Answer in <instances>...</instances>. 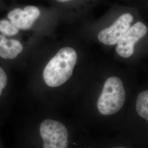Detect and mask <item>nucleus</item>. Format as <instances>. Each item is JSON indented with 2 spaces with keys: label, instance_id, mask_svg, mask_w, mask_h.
I'll return each mask as SVG.
<instances>
[{
  "label": "nucleus",
  "instance_id": "obj_10",
  "mask_svg": "<svg viewBox=\"0 0 148 148\" xmlns=\"http://www.w3.org/2000/svg\"><path fill=\"white\" fill-rule=\"evenodd\" d=\"M19 29L16 27L11 21L6 19L0 20V33L5 37H10L16 35Z\"/></svg>",
  "mask_w": 148,
  "mask_h": 148
},
{
  "label": "nucleus",
  "instance_id": "obj_4",
  "mask_svg": "<svg viewBox=\"0 0 148 148\" xmlns=\"http://www.w3.org/2000/svg\"><path fill=\"white\" fill-rule=\"evenodd\" d=\"M148 32V27L141 21L134 24L123 35L117 43L116 52L123 58H128L134 53L137 43Z\"/></svg>",
  "mask_w": 148,
  "mask_h": 148
},
{
  "label": "nucleus",
  "instance_id": "obj_5",
  "mask_svg": "<svg viewBox=\"0 0 148 148\" xmlns=\"http://www.w3.org/2000/svg\"><path fill=\"white\" fill-rule=\"evenodd\" d=\"M133 16L130 13H125L120 16L111 26L103 29L99 32V42L108 45H116L123 35L131 27Z\"/></svg>",
  "mask_w": 148,
  "mask_h": 148
},
{
  "label": "nucleus",
  "instance_id": "obj_11",
  "mask_svg": "<svg viewBox=\"0 0 148 148\" xmlns=\"http://www.w3.org/2000/svg\"><path fill=\"white\" fill-rule=\"evenodd\" d=\"M1 126L0 125V128H1ZM0 148H5V146H4V144L3 143V142H2V138H1V134H0Z\"/></svg>",
  "mask_w": 148,
  "mask_h": 148
},
{
  "label": "nucleus",
  "instance_id": "obj_8",
  "mask_svg": "<svg viewBox=\"0 0 148 148\" xmlns=\"http://www.w3.org/2000/svg\"><path fill=\"white\" fill-rule=\"evenodd\" d=\"M8 82L7 74L4 69L0 66V125L1 126L11 117V108L5 98Z\"/></svg>",
  "mask_w": 148,
  "mask_h": 148
},
{
  "label": "nucleus",
  "instance_id": "obj_9",
  "mask_svg": "<svg viewBox=\"0 0 148 148\" xmlns=\"http://www.w3.org/2000/svg\"><path fill=\"white\" fill-rule=\"evenodd\" d=\"M23 47L19 41L8 38L0 34V57L4 59H14L21 53Z\"/></svg>",
  "mask_w": 148,
  "mask_h": 148
},
{
  "label": "nucleus",
  "instance_id": "obj_3",
  "mask_svg": "<svg viewBox=\"0 0 148 148\" xmlns=\"http://www.w3.org/2000/svg\"><path fill=\"white\" fill-rule=\"evenodd\" d=\"M77 60V53L73 48L60 49L43 70L45 84L48 88L55 90L66 84L73 75Z\"/></svg>",
  "mask_w": 148,
  "mask_h": 148
},
{
  "label": "nucleus",
  "instance_id": "obj_1",
  "mask_svg": "<svg viewBox=\"0 0 148 148\" xmlns=\"http://www.w3.org/2000/svg\"><path fill=\"white\" fill-rule=\"evenodd\" d=\"M89 134L72 117L40 110L22 119L13 148H80Z\"/></svg>",
  "mask_w": 148,
  "mask_h": 148
},
{
  "label": "nucleus",
  "instance_id": "obj_12",
  "mask_svg": "<svg viewBox=\"0 0 148 148\" xmlns=\"http://www.w3.org/2000/svg\"><path fill=\"white\" fill-rule=\"evenodd\" d=\"M57 1L60 2H68V1H70L71 0H57Z\"/></svg>",
  "mask_w": 148,
  "mask_h": 148
},
{
  "label": "nucleus",
  "instance_id": "obj_6",
  "mask_svg": "<svg viewBox=\"0 0 148 148\" xmlns=\"http://www.w3.org/2000/svg\"><path fill=\"white\" fill-rule=\"evenodd\" d=\"M40 15V11L35 6L28 5L24 10L15 8L10 11L7 17L11 23L21 30H27L32 27Z\"/></svg>",
  "mask_w": 148,
  "mask_h": 148
},
{
  "label": "nucleus",
  "instance_id": "obj_2",
  "mask_svg": "<svg viewBox=\"0 0 148 148\" xmlns=\"http://www.w3.org/2000/svg\"><path fill=\"white\" fill-rule=\"evenodd\" d=\"M131 100L114 136L139 148H148V87L139 90Z\"/></svg>",
  "mask_w": 148,
  "mask_h": 148
},
{
  "label": "nucleus",
  "instance_id": "obj_7",
  "mask_svg": "<svg viewBox=\"0 0 148 148\" xmlns=\"http://www.w3.org/2000/svg\"><path fill=\"white\" fill-rule=\"evenodd\" d=\"M80 148H140L119 139L113 136L93 137L89 134Z\"/></svg>",
  "mask_w": 148,
  "mask_h": 148
}]
</instances>
